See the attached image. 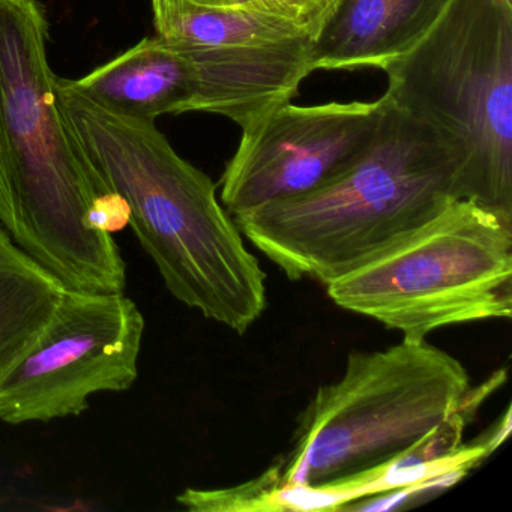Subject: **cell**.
Wrapping results in <instances>:
<instances>
[{
    "label": "cell",
    "instance_id": "1",
    "mask_svg": "<svg viewBox=\"0 0 512 512\" xmlns=\"http://www.w3.org/2000/svg\"><path fill=\"white\" fill-rule=\"evenodd\" d=\"M47 37L38 0H0V223L68 289L124 292L118 244L89 221L113 191L62 112Z\"/></svg>",
    "mask_w": 512,
    "mask_h": 512
},
{
    "label": "cell",
    "instance_id": "2",
    "mask_svg": "<svg viewBox=\"0 0 512 512\" xmlns=\"http://www.w3.org/2000/svg\"><path fill=\"white\" fill-rule=\"evenodd\" d=\"M62 112L89 160L130 208V226L167 290L208 320L245 334L265 313L266 275L217 185L154 121L128 118L58 80Z\"/></svg>",
    "mask_w": 512,
    "mask_h": 512
},
{
    "label": "cell",
    "instance_id": "3",
    "mask_svg": "<svg viewBox=\"0 0 512 512\" xmlns=\"http://www.w3.org/2000/svg\"><path fill=\"white\" fill-rule=\"evenodd\" d=\"M458 199L454 149L383 95L376 134L349 166L307 193L233 218L290 280L326 286Z\"/></svg>",
    "mask_w": 512,
    "mask_h": 512
},
{
    "label": "cell",
    "instance_id": "4",
    "mask_svg": "<svg viewBox=\"0 0 512 512\" xmlns=\"http://www.w3.org/2000/svg\"><path fill=\"white\" fill-rule=\"evenodd\" d=\"M505 380L478 389L464 365L427 340L352 352L343 376L319 386L299 415L289 454L269 467L278 481L311 487L380 481L458 410L478 407Z\"/></svg>",
    "mask_w": 512,
    "mask_h": 512
},
{
    "label": "cell",
    "instance_id": "5",
    "mask_svg": "<svg viewBox=\"0 0 512 512\" xmlns=\"http://www.w3.org/2000/svg\"><path fill=\"white\" fill-rule=\"evenodd\" d=\"M385 73L386 97L454 149L463 199L512 212V0H451Z\"/></svg>",
    "mask_w": 512,
    "mask_h": 512
},
{
    "label": "cell",
    "instance_id": "6",
    "mask_svg": "<svg viewBox=\"0 0 512 512\" xmlns=\"http://www.w3.org/2000/svg\"><path fill=\"white\" fill-rule=\"evenodd\" d=\"M335 305L407 340L511 319L512 212L458 199L326 284Z\"/></svg>",
    "mask_w": 512,
    "mask_h": 512
},
{
    "label": "cell",
    "instance_id": "7",
    "mask_svg": "<svg viewBox=\"0 0 512 512\" xmlns=\"http://www.w3.org/2000/svg\"><path fill=\"white\" fill-rule=\"evenodd\" d=\"M145 319L124 292L68 289L31 349L0 379L7 424L77 416L98 392H122L139 377Z\"/></svg>",
    "mask_w": 512,
    "mask_h": 512
},
{
    "label": "cell",
    "instance_id": "8",
    "mask_svg": "<svg viewBox=\"0 0 512 512\" xmlns=\"http://www.w3.org/2000/svg\"><path fill=\"white\" fill-rule=\"evenodd\" d=\"M157 35L190 61L188 112L253 124L290 103L313 73L311 40L298 26L256 10L182 7L154 10Z\"/></svg>",
    "mask_w": 512,
    "mask_h": 512
},
{
    "label": "cell",
    "instance_id": "9",
    "mask_svg": "<svg viewBox=\"0 0 512 512\" xmlns=\"http://www.w3.org/2000/svg\"><path fill=\"white\" fill-rule=\"evenodd\" d=\"M383 112L374 103H286L242 128L221 178V203L244 214L313 190L349 166L373 140Z\"/></svg>",
    "mask_w": 512,
    "mask_h": 512
},
{
    "label": "cell",
    "instance_id": "10",
    "mask_svg": "<svg viewBox=\"0 0 512 512\" xmlns=\"http://www.w3.org/2000/svg\"><path fill=\"white\" fill-rule=\"evenodd\" d=\"M451 0H337L311 44L316 70L385 71L412 52Z\"/></svg>",
    "mask_w": 512,
    "mask_h": 512
},
{
    "label": "cell",
    "instance_id": "11",
    "mask_svg": "<svg viewBox=\"0 0 512 512\" xmlns=\"http://www.w3.org/2000/svg\"><path fill=\"white\" fill-rule=\"evenodd\" d=\"M70 83L103 109L154 122L169 113H187L194 94L190 61L158 35Z\"/></svg>",
    "mask_w": 512,
    "mask_h": 512
},
{
    "label": "cell",
    "instance_id": "12",
    "mask_svg": "<svg viewBox=\"0 0 512 512\" xmlns=\"http://www.w3.org/2000/svg\"><path fill=\"white\" fill-rule=\"evenodd\" d=\"M65 284L0 227V379L31 349Z\"/></svg>",
    "mask_w": 512,
    "mask_h": 512
},
{
    "label": "cell",
    "instance_id": "13",
    "mask_svg": "<svg viewBox=\"0 0 512 512\" xmlns=\"http://www.w3.org/2000/svg\"><path fill=\"white\" fill-rule=\"evenodd\" d=\"M268 13L289 20L293 25L310 35L317 37L323 23L331 14L337 0H262Z\"/></svg>",
    "mask_w": 512,
    "mask_h": 512
},
{
    "label": "cell",
    "instance_id": "14",
    "mask_svg": "<svg viewBox=\"0 0 512 512\" xmlns=\"http://www.w3.org/2000/svg\"><path fill=\"white\" fill-rule=\"evenodd\" d=\"M91 226L103 232L113 233L130 224V208L119 194L109 193L98 197L89 215Z\"/></svg>",
    "mask_w": 512,
    "mask_h": 512
},
{
    "label": "cell",
    "instance_id": "15",
    "mask_svg": "<svg viewBox=\"0 0 512 512\" xmlns=\"http://www.w3.org/2000/svg\"><path fill=\"white\" fill-rule=\"evenodd\" d=\"M182 5H194V7L221 8V10H256L266 11L262 0H152V8L182 7ZM268 13V11H266Z\"/></svg>",
    "mask_w": 512,
    "mask_h": 512
}]
</instances>
